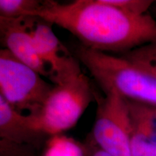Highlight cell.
<instances>
[{
  "label": "cell",
  "instance_id": "obj_6",
  "mask_svg": "<svg viewBox=\"0 0 156 156\" xmlns=\"http://www.w3.org/2000/svg\"><path fill=\"white\" fill-rule=\"evenodd\" d=\"M28 16L33 44L48 67L51 83L60 85L81 75L80 62L60 42L52 29L53 25L40 17Z\"/></svg>",
  "mask_w": 156,
  "mask_h": 156
},
{
  "label": "cell",
  "instance_id": "obj_11",
  "mask_svg": "<svg viewBox=\"0 0 156 156\" xmlns=\"http://www.w3.org/2000/svg\"><path fill=\"white\" fill-rule=\"evenodd\" d=\"M156 78V41L120 55Z\"/></svg>",
  "mask_w": 156,
  "mask_h": 156
},
{
  "label": "cell",
  "instance_id": "obj_15",
  "mask_svg": "<svg viewBox=\"0 0 156 156\" xmlns=\"http://www.w3.org/2000/svg\"><path fill=\"white\" fill-rule=\"evenodd\" d=\"M86 149V156H112L110 154L106 153L103 149L99 147L92 138L88 137L86 143L85 144Z\"/></svg>",
  "mask_w": 156,
  "mask_h": 156
},
{
  "label": "cell",
  "instance_id": "obj_2",
  "mask_svg": "<svg viewBox=\"0 0 156 156\" xmlns=\"http://www.w3.org/2000/svg\"><path fill=\"white\" fill-rule=\"evenodd\" d=\"M75 56L103 92L116 93L126 100L156 107V78L123 56L79 45Z\"/></svg>",
  "mask_w": 156,
  "mask_h": 156
},
{
  "label": "cell",
  "instance_id": "obj_16",
  "mask_svg": "<svg viewBox=\"0 0 156 156\" xmlns=\"http://www.w3.org/2000/svg\"><path fill=\"white\" fill-rule=\"evenodd\" d=\"M154 5H155V9H156V2H154Z\"/></svg>",
  "mask_w": 156,
  "mask_h": 156
},
{
  "label": "cell",
  "instance_id": "obj_9",
  "mask_svg": "<svg viewBox=\"0 0 156 156\" xmlns=\"http://www.w3.org/2000/svg\"><path fill=\"white\" fill-rule=\"evenodd\" d=\"M0 137L2 141L39 149L49 136L35 129L28 116L17 112L0 96Z\"/></svg>",
  "mask_w": 156,
  "mask_h": 156
},
{
  "label": "cell",
  "instance_id": "obj_14",
  "mask_svg": "<svg viewBox=\"0 0 156 156\" xmlns=\"http://www.w3.org/2000/svg\"><path fill=\"white\" fill-rule=\"evenodd\" d=\"M1 156H34L36 148L2 141L0 143Z\"/></svg>",
  "mask_w": 156,
  "mask_h": 156
},
{
  "label": "cell",
  "instance_id": "obj_10",
  "mask_svg": "<svg viewBox=\"0 0 156 156\" xmlns=\"http://www.w3.org/2000/svg\"><path fill=\"white\" fill-rule=\"evenodd\" d=\"M41 156H86L85 145L64 134L48 137Z\"/></svg>",
  "mask_w": 156,
  "mask_h": 156
},
{
  "label": "cell",
  "instance_id": "obj_8",
  "mask_svg": "<svg viewBox=\"0 0 156 156\" xmlns=\"http://www.w3.org/2000/svg\"><path fill=\"white\" fill-rule=\"evenodd\" d=\"M127 101L132 156H156V107Z\"/></svg>",
  "mask_w": 156,
  "mask_h": 156
},
{
  "label": "cell",
  "instance_id": "obj_13",
  "mask_svg": "<svg viewBox=\"0 0 156 156\" xmlns=\"http://www.w3.org/2000/svg\"><path fill=\"white\" fill-rule=\"evenodd\" d=\"M105 3L131 14L142 15L147 13L155 2L151 0H103Z\"/></svg>",
  "mask_w": 156,
  "mask_h": 156
},
{
  "label": "cell",
  "instance_id": "obj_4",
  "mask_svg": "<svg viewBox=\"0 0 156 156\" xmlns=\"http://www.w3.org/2000/svg\"><path fill=\"white\" fill-rule=\"evenodd\" d=\"M23 63L8 50H0V96L25 116L39 112L54 85Z\"/></svg>",
  "mask_w": 156,
  "mask_h": 156
},
{
  "label": "cell",
  "instance_id": "obj_5",
  "mask_svg": "<svg viewBox=\"0 0 156 156\" xmlns=\"http://www.w3.org/2000/svg\"><path fill=\"white\" fill-rule=\"evenodd\" d=\"M95 94L96 114L90 137L112 156H132L128 101L116 93Z\"/></svg>",
  "mask_w": 156,
  "mask_h": 156
},
{
  "label": "cell",
  "instance_id": "obj_7",
  "mask_svg": "<svg viewBox=\"0 0 156 156\" xmlns=\"http://www.w3.org/2000/svg\"><path fill=\"white\" fill-rule=\"evenodd\" d=\"M28 15L16 19L0 17V37L4 48L17 59L48 79L49 71L35 49L29 28Z\"/></svg>",
  "mask_w": 156,
  "mask_h": 156
},
{
  "label": "cell",
  "instance_id": "obj_1",
  "mask_svg": "<svg viewBox=\"0 0 156 156\" xmlns=\"http://www.w3.org/2000/svg\"><path fill=\"white\" fill-rule=\"evenodd\" d=\"M27 15L64 28L81 45L105 53L122 55L156 41V20L151 15L131 14L103 0H46Z\"/></svg>",
  "mask_w": 156,
  "mask_h": 156
},
{
  "label": "cell",
  "instance_id": "obj_12",
  "mask_svg": "<svg viewBox=\"0 0 156 156\" xmlns=\"http://www.w3.org/2000/svg\"><path fill=\"white\" fill-rule=\"evenodd\" d=\"M43 1L39 0H1L0 17L16 19L38 9Z\"/></svg>",
  "mask_w": 156,
  "mask_h": 156
},
{
  "label": "cell",
  "instance_id": "obj_3",
  "mask_svg": "<svg viewBox=\"0 0 156 156\" xmlns=\"http://www.w3.org/2000/svg\"><path fill=\"white\" fill-rule=\"evenodd\" d=\"M95 94L89 78L83 73L54 85L39 112L28 116L31 125L48 136L61 134L77 124L89 105L95 101Z\"/></svg>",
  "mask_w": 156,
  "mask_h": 156
}]
</instances>
